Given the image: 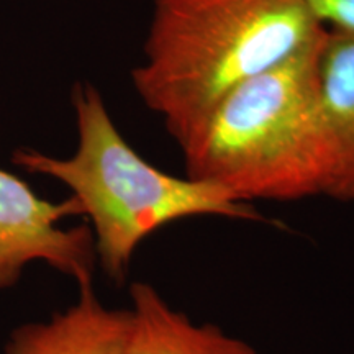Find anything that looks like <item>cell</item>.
Segmentation results:
<instances>
[{"mask_svg": "<svg viewBox=\"0 0 354 354\" xmlns=\"http://www.w3.org/2000/svg\"><path fill=\"white\" fill-rule=\"evenodd\" d=\"M325 30L304 0H153L133 88L180 148L233 88Z\"/></svg>", "mask_w": 354, "mask_h": 354, "instance_id": "cell-1", "label": "cell"}, {"mask_svg": "<svg viewBox=\"0 0 354 354\" xmlns=\"http://www.w3.org/2000/svg\"><path fill=\"white\" fill-rule=\"evenodd\" d=\"M326 30L284 61L248 79L180 146L185 176L243 202L325 197L331 140L322 99Z\"/></svg>", "mask_w": 354, "mask_h": 354, "instance_id": "cell-2", "label": "cell"}, {"mask_svg": "<svg viewBox=\"0 0 354 354\" xmlns=\"http://www.w3.org/2000/svg\"><path fill=\"white\" fill-rule=\"evenodd\" d=\"M77 146L68 158L21 148L12 162L69 189L77 216L87 218L97 266L122 284L143 241L196 216L264 221L251 203L220 185L174 176L146 161L115 125L104 97L88 82L71 92Z\"/></svg>", "mask_w": 354, "mask_h": 354, "instance_id": "cell-3", "label": "cell"}, {"mask_svg": "<svg viewBox=\"0 0 354 354\" xmlns=\"http://www.w3.org/2000/svg\"><path fill=\"white\" fill-rule=\"evenodd\" d=\"M77 216L76 205L39 197L20 179L0 167V290L19 284L26 266L43 263L77 287L92 286L97 268L94 236L87 225L63 227Z\"/></svg>", "mask_w": 354, "mask_h": 354, "instance_id": "cell-4", "label": "cell"}, {"mask_svg": "<svg viewBox=\"0 0 354 354\" xmlns=\"http://www.w3.org/2000/svg\"><path fill=\"white\" fill-rule=\"evenodd\" d=\"M130 322V310L107 307L84 286L63 312L17 326L3 354H128Z\"/></svg>", "mask_w": 354, "mask_h": 354, "instance_id": "cell-5", "label": "cell"}, {"mask_svg": "<svg viewBox=\"0 0 354 354\" xmlns=\"http://www.w3.org/2000/svg\"><path fill=\"white\" fill-rule=\"evenodd\" d=\"M128 354H258L245 339L194 322L148 282L130 287Z\"/></svg>", "mask_w": 354, "mask_h": 354, "instance_id": "cell-6", "label": "cell"}, {"mask_svg": "<svg viewBox=\"0 0 354 354\" xmlns=\"http://www.w3.org/2000/svg\"><path fill=\"white\" fill-rule=\"evenodd\" d=\"M320 84L331 140V174L325 197L354 203V33L326 30Z\"/></svg>", "mask_w": 354, "mask_h": 354, "instance_id": "cell-7", "label": "cell"}, {"mask_svg": "<svg viewBox=\"0 0 354 354\" xmlns=\"http://www.w3.org/2000/svg\"><path fill=\"white\" fill-rule=\"evenodd\" d=\"M304 3L326 30L354 33V0H304Z\"/></svg>", "mask_w": 354, "mask_h": 354, "instance_id": "cell-8", "label": "cell"}]
</instances>
